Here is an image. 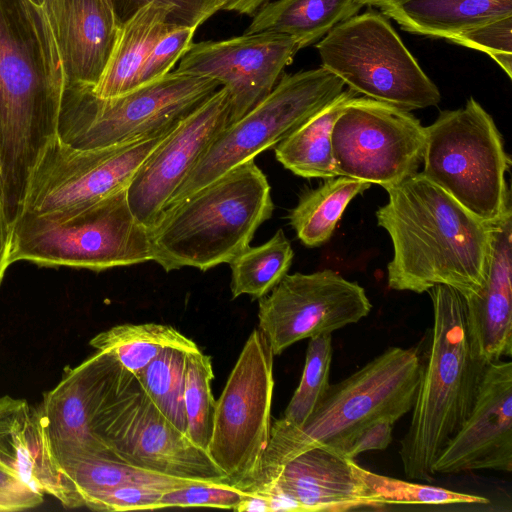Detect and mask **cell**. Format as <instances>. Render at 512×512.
Returning <instances> with one entry per match:
<instances>
[{"instance_id":"cell-1","label":"cell","mask_w":512,"mask_h":512,"mask_svg":"<svg viewBox=\"0 0 512 512\" xmlns=\"http://www.w3.org/2000/svg\"><path fill=\"white\" fill-rule=\"evenodd\" d=\"M65 84L47 6L0 0V166L10 222L40 152L56 134Z\"/></svg>"},{"instance_id":"cell-2","label":"cell","mask_w":512,"mask_h":512,"mask_svg":"<svg viewBox=\"0 0 512 512\" xmlns=\"http://www.w3.org/2000/svg\"><path fill=\"white\" fill-rule=\"evenodd\" d=\"M386 191L388 201L375 215L393 246L388 287L421 294L446 285L463 298L476 294L485 282L494 224L419 172Z\"/></svg>"},{"instance_id":"cell-3","label":"cell","mask_w":512,"mask_h":512,"mask_svg":"<svg viewBox=\"0 0 512 512\" xmlns=\"http://www.w3.org/2000/svg\"><path fill=\"white\" fill-rule=\"evenodd\" d=\"M427 293L433 325L420 351L418 388L399 455L407 478L430 482L439 454L471 412L486 365L472 354L463 296L446 285Z\"/></svg>"},{"instance_id":"cell-4","label":"cell","mask_w":512,"mask_h":512,"mask_svg":"<svg viewBox=\"0 0 512 512\" xmlns=\"http://www.w3.org/2000/svg\"><path fill=\"white\" fill-rule=\"evenodd\" d=\"M273 209L267 177L246 161L161 213L150 229L153 261L167 272L230 263Z\"/></svg>"},{"instance_id":"cell-5","label":"cell","mask_w":512,"mask_h":512,"mask_svg":"<svg viewBox=\"0 0 512 512\" xmlns=\"http://www.w3.org/2000/svg\"><path fill=\"white\" fill-rule=\"evenodd\" d=\"M420 365L418 348L389 347L347 378L330 384L301 426L276 420L271 424L257 480L247 492L264 489L283 465L304 451L330 449L380 417L397 422L413 407Z\"/></svg>"},{"instance_id":"cell-6","label":"cell","mask_w":512,"mask_h":512,"mask_svg":"<svg viewBox=\"0 0 512 512\" xmlns=\"http://www.w3.org/2000/svg\"><path fill=\"white\" fill-rule=\"evenodd\" d=\"M126 189L65 215L20 213L12 222L11 264L102 271L153 261L150 229L132 214Z\"/></svg>"},{"instance_id":"cell-7","label":"cell","mask_w":512,"mask_h":512,"mask_svg":"<svg viewBox=\"0 0 512 512\" xmlns=\"http://www.w3.org/2000/svg\"><path fill=\"white\" fill-rule=\"evenodd\" d=\"M220 87L210 78L169 72L113 98H99L91 86L65 85L56 135L75 148L112 146L176 127Z\"/></svg>"},{"instance_id":"cell-8","label":"cell","mask_w":512,"mask_h":512,"mask_svg":"<svg viewBox=\"0 0 512 512\" xmlns=\"http://www.w3.org/2000/svg\"><path fill=\"white\" fill-rule=\"evenodd\" d=\"M421 172L473 215L490 224L510 209L511 160L491 115L470 97L425 127Z\"/></svg>"},{"instance_id":"cell-9","label":"cell","mask_w":512,"mask_h":512,"mask_svg":"<svg viewBox=\"0 0 512 512\" xmlns=\"http://www.w3.org/2000/svg\"><path fill=\"white\" fill-rule=\"evenodd\" d=\"M321 66L365 97L411 111L441 94L389 21L369 10L336 25L316 44Z\"/></svg>"},{"instance_id":"cell-10","label":"cell","mask_w":512,"mask_h":512,"mask_svg":"<svg viewBox=\"0 0 512 512\" xmlns=\"http://www.w3.org/2000/svg\"><path fill=\"white\" fill-rule=\"evenodd\" d=\"M344 86L339 77L322 66L281 76L261 102L218 134L172 195L167 207L277 145L332 102Z\"/></svg>"},{"instance_id":"cell-11","label":"cell","mask_w":512,"mask_h":512,"mask_svg":"<svg viewBox=\"0 0 512 512\" xmlns=\"http://www.w3.org/2000/svg\"><path fill=\"white\" fill-rule=\"evenodd\" d=\"M90 431L127 464L168 476L229 484L208 452L161 413L137 377L123 366Z\"/></svg>"},{"instance_id":"cell-12","label":"cell","mask_w":512,"mask_h":512,"mask_svg":"<svg viewBox=\"0 0 512 512\" xmlns=\"http://www.w3.org/2000/svg\"><path fill=\"white\" fill-rule=\"evenodd\" d=\"M273 361L269 341L254 329L216 401L207 452L229 484L245 492L257 480L269 441Z\"/></svg>"},{"instance_id":"cell-13","label":"cell","mask_w":512,"mask_h":512,"mask_svg":"<svg viewBox=\"0 0 512 512\" xmlns=\"http://www.w3.org/2000/svg\"><path fill=\"white\" fill-rule=\"evenodd\" d=\"M176 127L136 141L88 149L72 147L55 134L30 172L20 213L65 215L126 189Z\"/></svg>"},{"instance_id":"cell-14","label":"cell","mask_w":512,"mask_h":512,"mask_svg":"<svg viewBox=\"0 0 512 512\" xmlns=\"http://www.w3.org/2000/svg\"><path fill=\"white\" fill-rule=\"evenodd\" d=\"M331 144L337 176L386 190L418 172L425 127L410 111L355 96L335 120Z\"/></svg>"},{"instance_id":"cell-15","label":"cell","mask_w":512,"mask_h":512,"mask_svg":"<svg viewBox=\"0 0 512 512\" xmlns=\"http://www.w3.org/2000/svg\"><path fill=\"white\" fill-rule=\"evenodd\" d=\"M372 304L362 286L338 272L286 274L259 299V329L274 355L303 339L331 334L369 315Z\"/></svg>"},{"instance_id":"cell-16","label":"cell","mask_w":512,"mask_h":512,"mask_svg":"<svg viewBox=\"0 0 512 512\" xmlns=\"http://www.w3.org/2000/svg\"><path fill=\"white\" fill-rule=\"evenodd\" d=\"M299 51L289 36L257 32L192 43L177 72L217 81L230 97V123L237 121L274 88Z\"/></svg>"},{"instance_id":"cell-17","label":"cell","mask_w":512,"mask_h":512,"mask_svg":"<svg viewBox=\"0 0 512 512\" xmlns=\"http://www.w3.org/2000/svg\"><path fill=\"white\" fill-rule=\"evenodd\" d=\"M224 87L187 115L139 167L126 189L134 217L151 229L202 154L229 125Z\"/></svg>"},{"instance_id":"cell-18","label":"cell","mask_w":512,"mask_h":512,"mask_svg":"<svg viewBox=\"0 0 512 512\" xmlns=\"http://www.w3.org/2000/svg\"><path fill=\"white\" fill-rule=\"evenodd\" d=\"M121 367L112 353L98 351L68 370L58 385L44 394L38 409L51 451L59 465L87 458L122 461L90 431L91 421Z\"/></svg>"},{"instance_id":"cell-19","label":"cell","mask_w":512,"mask_h":512,"mask_svg":"<svg viewBox=\"0 0 512 512\" xmlns=\"http://www.w3.org/2000/svg\"><path fill=\"white\" fill-rule=\"evenodd\" d=\"M512 471V363L484 368L473 407L434 464L435 474Z\"/></svg>"},{"instance_id":"cell-20","label":"cell","mask_w":512,"mask_h":512,"mask_svg":"<svg viewBox=\"0 0 512 512\" xmlns=\"http://www.w3.org/2000/svg\"><path fill=\"white\" fill-rule=\"evenodd\" d=\"M354 459L315 447L283 465L264 493L275 488L291 499L300 512H341L354 509H382L384 503L359 478Z\"/></svg>"},{"instance_id":"cell-21","label":"cell","mask_w":512,"mask_h":512,"mask_svg":"<svg viewBox=\"0 0 512 512\" xmlns=\"http://www.w3.org/2000/svg\"><path fill=\"white\" fill-rule=\"evenodd\" d=\"M0 466L68 508L84 506L51 451L39 409L23 399L0 397Z\"/></svg>"},{"instance_id":"cell-22","label":"cell","mask_w":512,"mask_h":512,"mask_svg":"<svg viewBox=\"0 0 512 512\" xmlns=\"http://www.w3.org/2000/svg\"><path fill=\"white\" fill-rule=\"evenodd\" d=\"M512 209L494 224L485 282L464 298L473 356L487 365L512 355Z\"/></svg>"},{"instance_id":"cell-23","label":"cell","mask_w":512,"mask_h":512,"mask_svg":"<svg viewBox=\"0 0 512 512\" xmlns=\"http://www.w3.org/2000/svg\"><path fill=\"white\" fill-rule=\"evenodd\" d=\"M65 85L93 87L109 58L121 21L113 0H47Z\"/></svg>"},{"instance_id":"cell-24","label":"cell","mask_w":512,"mask_h":512,"mask_svg":"<svg viewBox=\"0 0 512 512\" xmlns=\"http://www.w3.org/2000/svg\"><path fill=\"white\" fill-rule=\"evenodd\" d=\"M371 5L407 32L447 41L462 31L512 15V0H374Z\"/></svg>"},{"instance_id":"cell-25","label":"cell","mask_w":512,"mask_h":512,"mask_svg":"<svg viewBox=\"0 0 512 512\" xmlns=\"http://www.w3.org/2000/svg\"><path fill=\"white\" fill-rule=\"evenodd\" d=\"M169 10L149 3L121 22L106 65L92 92L99 98H113L138 86L142 66L156 43L178 26L170 22Z\"/></svg>"},{"instance_id":"cell-26","label":"cell","mask_w":512,"mask_h":512,"mask_svg":"<svg viewBox=\"0 0 512 512\" xmlns=\"http://www.w3.org/2000/svg\"><path fill=\"white\" fill-rule=\"evenodd\" d=\"M363 6L358 0L269 1L255 13L244 33L286 35L295 40L300 50L322 39Z\"/></svg>"},{"instance_id":"cell-27","label":"cell","mask_w":512,"mask_h":512,"mask_svg":"<svg viewBox=\"0 0 512 512\" xmlns=\"http://www.w3.org/2000/svg\"><path fill=\"white\" fill-rule=\"evenodd\" d=\"M357 93L343 90L275 147V156L287 170L304 178L337 176L332 154L331 133L335 120Z\"/></svg>"},{"instance_id":"cell-28","label":"cell","mask_w":512,"mask_h":512,"mask_svg":"<svg viewBox=\"0 0 512 512\" xmlns=\"http://www.w3.org/2000/svg\"><path fill=\"white\" fill-rule=\"evenodd\" d=\"M370 183L335 176L315 189L305 191L290 211L289 223L307 247L325 244L332 236L348 204L369 189Z\"/></svg>"},{"instance_id":"cell-29","label":"cell","mask_w":512,"mask_h":512,"mask_svg":"<svg viewBox=\"0 0 512 512\" xmlns=\"http://www.w3.org/2000/svg\"><path fill=\"white\" fill-rule=\"evenodd\" d=\"M90 345L98 351L112 353L135 376L165 348H198L174 327L156 323L117 325L97 334Z\"/></svg>"},{"instance_id":"cell-30","label":"cell","mask_w":512,"mask_h":512,"mask_svg":"<svg viewBox=\"0 0 512 512\" xmlns=\"http://www.w3.org/2000/svg\"><path fill=\"white\" fill-rule=\"evenodd\" d=\"M60 466L75 483L83 498L84 506L85 501L91 497L120 486H144L169 491L208 482L168 476L106 458L77 459L67 461Z\"/></svg>"},{"instance_id":"cell-31","label":"cell","mask_w":512,"mask_h":512,"mask_svg":"<svg viewBox=\"0 0 512 512\" xmlns=\"http://www.w3.org/2000/svg\"><path fill=\"white\" fill-rule=\"evenodd\" d=\"M293 256L290 241L282 229L264 244L248 246L229 263L232 297L249 295L260 299L268 294L287 274Z\"/></svg>"},{"instance_id":"cell-32","label":"cell","mask_w":512,"mask_h":512,"mask_svg":"<svg viewBox=\"0 0 512 512\" xmlns=\"http://www.w3.org/2000/svg\"><path fill=\"white\" fill-rule=\"evenodd\" d=\"M188 351L191 350L178 347L165 348L136 375L152 402L184 434L187 431L184 380L185 359Z\"/></svg>"},{"instance_id":"cell-33","label":"cell","mask_w":512,"mask_h":512,"mask_svg":"<svg viewBox=\"0 0 512 512\" xmlns=\"http://www.w3.org/2000/svg\"><path fill=\"white\" fill-rule=\"evenodd\" d=\"M214 378L211 357L199 348L188 351L185 359L184 409L187 437L207 451L213 430L216 400L211 391Z\"/></svg>"},{"instance_id":"cell-34","label":"cell","mask_w":512,"mask_h":512,"mask_svg":"<svg viewBox=\"0 0 512 512\" xmlns=\"http://www.w3.org/2000/svg\"><path fill=\"white\" fill-rule=\"evenodd\" d=\"M332 356L331 334L310 338L300 383L278 419L281 423L299 427L313 413L330 385Z\"/></svg>"},{"instance_id":"cell-35","label":"cell","mask_w":512,"mask_h":512,"mask_svg":"<svg viewBox=\"0 0 512 512\" xmlns=\"http://www.w3.org/2000/svg\"><path fill=\"white\" fill-rule=\"evenodd\" d=\"M354 470L364 484L386 504H488L483 496L412 483L376 474L354 463Z\"/></svg>"},{"instance_id":"cell-36","label":"cell","mask_w":512,"mask_h":512,"mask_svg":"<svg viewBox=\"0 0 512 512\" xmlns=\"http://www.w3.org/2000/svg\"><path fill=\"white\" fill-rule=\"evenodd\" d=\"M448 41L488 54L512 78V15L462 31Z\"/></svg>"},{"instance_id":"cell-37","label":"cell","mask_w":512,"mask_h":512,"mask_svg":"<svg viewBox=\"0 0 512 512\" xmlns=\"http://www.w3.org/2000/svg\"><path fill=\"white\" fill-rule=\"evenodd\" d=\"M246 494L247 492L229 484L200 482L164 492L158 506L159 509L214 507L235 510Z\"/></svg>"},{"instance_id":"cell-38","label":"cell","mask_w":512,"mask_h":512,"mask_svg":"<svg viewBox=\"0 0 512 512\" xmlns=\"http://www.w3.org/2000/svg\"><path fill=\"white\" fill-rule=\"evenodd\" d=\"M196 30V27L176 26L164 33L150 50L140 71L137 87L171 72L193 43Z\"/></svg>"},{"instance_id":"cell-39","label":"cell","mask_w":512,"mask_h":512,"mask_svg":"<svg viewBox=\"0 0 512 512\" xmlns=\"http://www.w3.org/2000/svg\"><path fill=\"white\" fill-rule=\"evenodd\" d=\"M113 3L121 22L154 3L169 10L171 23L196 28L221 11L220 0H113Z\"/></svg>"},{"instance_id":"cell-40","label":"cell","mask_w":512,"mask_h":512,"mask_svg":"<svg viewBox=\"0 0 512 512\" xmlns=\"http://www.w3.org/2000/svg\"><path fill=\"white\" fill-rule=\"evenodd\" d=\"M162 489L144 486H120L101 492L87 501L85 506L95 511L121 512L159 509Z\"/></svg>"},{"instance_id":"cell-41","label":"cell","mask_w":512,"mask_h":512,"mask_svg":"<svg viewBox=\"0 0 512 512\" xmlns=\"http://www.w3.org/2000/svg\"><path fill=\"white\" fill-rule=\"evenodd\" d=\"M395 420L388 417L374 419L342 439L331 450L347 459H354L360 453L384 450L392 441Z\"/></svg>"},{"instance_id":"cell-42","label":"cell","mask_w":512,"mask_h":512,"mask_svg":"<svg viewBox=\"0 0 512 512\" xmlns=\"http://www.w3.org/2000/svg\"><path fill=\"white\" fill-rule=\"evenodd\" d=\"M43 495L0 466V512L34 508L43 502Z\"/></svg>"},{"instance_id":"cell-43","label":"cell","mask_w":512,"mask_h":512,"mask_svg":"<svg viewBox=\"0 0 512 512\" xmlns=\"http://www.w3.org/2000/svg\"><path fill=\"white\" fill-rule=\"evenodd\" d=\"M12 223L6 213L3 199L0 197V283L7 268L11 265Z\"/></svg>"},{"instance_id":"cell-44","label":"cell","mask_w":512,"mask_h":512,"mask_svg":"<svg viewBox=\"0 0 512 512\" xmlns=\"http://www.w3.org/2000/svg\"><path fill=\"white\" fill-rule=\"evenodd\" d=\"M270 0H220L221 10L253 17Z\"/></svg>"},{"instance_id":"cell-45","label":"cell","mask_w":512,"mask_h":512,"mask_svg":"<svg viewBox=\"0 0 512 512\" xmlns=\"http://www.w3.org/2000/svg\"><path fill=\"white\" fill-rule=\"evenodd\" d=\"M238 512H270L269 500L266 496L256 493L247 492L241 502L235 508Z\"/></svg>"},{"instance_id":"cell-46","label":"cell","mask_w":512,"mask_h":512,"mask_svg":"<svg viewBox=\"0 0 512 512\" xmlns=\"http://www.w3.org/2000/svg\"><path fill=\"white\" fill-rule=\"evenodd\" d=\"M29 1L32 2L35 6H37L39 8H45L46 3H47V0H29Z\"/></svg>"},{"instance_id":"cell-47","label":"cell","mask_w":512,"mask_h":512,"mask_svg":"<svg viewBox=\"0 0 512 512\" xmlns=\"http://www.w3.org/2000/svg\"><path fill=\"white\" fill-rule=\"evenodd\" d=\"M0 197L3 199V183H2L1 166H0Z\"/></svg>"},{"instance_id":"cell-48","label":"cell","mask_w":512,"mask_h":512,"mask_svg":"<svg viewBox=\"0 0 512 512\" xmlns=\"http://www.w3.org/2000/svg\"><path fill=\"white\" fill-rule=\"evenodd\" d=\"M359 2H361L363 5H371V3L374 1V0H358Z\"/></svg>"}]
</instances>
